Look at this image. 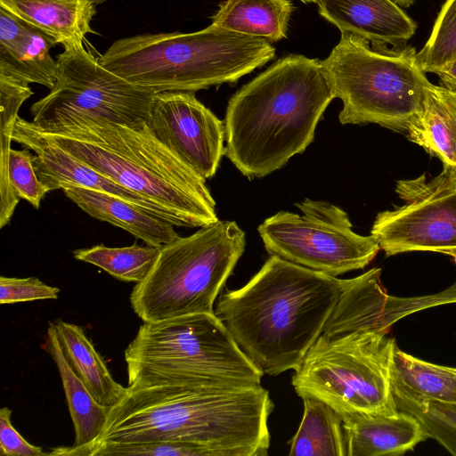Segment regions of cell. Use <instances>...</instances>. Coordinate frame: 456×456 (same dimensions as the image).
<instances>
[{"instance_id":"obj_30","label":"cell","mask_w":456,"mask_h":456,"mask_svg":"<svg viewBox=\"0 0 456 456\" xmlns=\"http://www.w3.org/2000/svg\"><path fill=\"white\" fill-rule=\"evenodd\" d=\"M395 399L399 411L413 415L419 421L428 438L435 439L456 456V403L429 401L416 403Z\"/></svg>"},{"instance_id":"obj_25","label":"cell","mask_w":456,"mask_h":456,"mask_svg":"<svg viewBox=\"0 0 456 456\" xmlns=\"http://www.w3.org/2000/svg\"><path fill=\"white\" fill-rule=\"evenodd\" d=\"M293 10L290 0H224L211 25L273 43L287 37Z\"/></svg>"},{"instance_id":"obj_6","label":"cell","mask_w":456,"mask_h":456,"mask_svg":"<svg viewBox=\"0 0 456 456\" xmlns=\"http://www.w3.org/2000/svg\"><path fill=\"white\" fill-rule=\"evenodd\" d=\"M124 355L131 388L260 385L264 375L215 313L143 322Z\"/></svg>"},{"instance_id":"obj_32","label":"cell","mask_w":456,"mask_h":456,"mask_svg":"<svg viewBox=\"0 0 456 456\" xmlns=\"http://www.w3.org/2000/svg\"><path fill=\"white\" fill-rule=\"evenodd\" d=\"M456 265V250L448 254ZM456 303V280L447 289L430 295L418 297L388 296L386 308V327L390 330L392 325L403 318L431 307Z\"/></svg>"},{"instance_id":"obj_20","label":"cell","mask_w":456,"mask_h":456,"mask_svg":"<svg viewBox=\"0 0 456 456\" xmlns=\"http://www.w3.org/2000/svg\"><path fill=\"white\" fill-rule=\"evenodd\" d=\"M381 269L372 268L352 279H346L344 290L322 332L325 336H341L359 330L389 331L386 327L388 298L380 279Z\"/></svg>"},{"instance_id":"obj_11","label":"cell","mask_w":456,"mask_h":456,"mask_svg":"<svg viewBox=\"0 0 456 456\" xmlns=\"http://www.w3.org/2000/svg\"><path fill=\"white\" fill-rule=\"evenodd\" d=\"M295 206L302 215L282 210L258 226L270 256L338 276L364 268L380 250L371 235L353 231L348 215L339 207L310 199Z\"/></svg>"},{"instance_id":"obj_5","label":"cell","mask_w":456,"mask_h":456,"mask_svg":"<svg viewBox=\"0 0 456 456\" xmlns=\"http://www.w3.org/2000/svg\"><path fill=\"white\" fill-rule=\"evenodd\" d=\"M264 38L219 27L192 33L142 34L112 43L98 59L106 69L142 89L195 92L241 77L273 59Z\"/></svg>"},{"instance_id":"obj_24","label":"cell","mask_w":456,"mask_h":456,"mask_svg":"<svg viewBox=\"0 0 456 456\" xmlns=\"http://www.w3.org/2000/svg\"><path fill=\"white\" fill-rule=\"evenodd\" d=\"M395 398L411 403H456V368L437 365L395 349L392 365Z\"/></svg>"},{"instance_id":"obj_4","label":"cell","mask_w":456,"mask_h":456,"mask_svg":"<svg viewBox=\"0 0 456 456\" xmlns=\"http://www.w3.org/2000/svg\"><path fill=\"white\" fill-rule=\"evenodd\" d=\"M30 123L69 153L152 203L175 226L202 227L219 220L206 180L164 145L145 119L121 125L84 118L47 130Z\"/></svg>"},{"instance_id":"obj_37","label":"cell","mask_w":456,"mask_h":456,"mask_svg":"<svg viewBox=\"0 0 456 456\" xmlns=\"http://www.w3.org/2000/svg\"><path fill=\"white\" fill-rule=\"evenodd\" d=\"M448 92L453 102L456 103V91L448 89Z\"/></svg>"},{"instance_id":"obj_18","label":"cell","mask_w":456,"mask_h":456,"mask_svg":"<svg viewBox=\"0 0 456 456\" xmlns=\"http://www.w3.org/2000/svg\"><path fill=\"white\" fill-rule=\"evenodd\" d=\"M61 190L93 218L122 228L147 245L161 248L179 236L167 220L118 196L71 184Z\"/></svg>"},{"instance_id":"obj_12","label":"cell","mask_w":456,"mask_h":456,"mask_svg":"<svg viewBox=\"0 0 456 456\" xmlns=\"http://www.w3.org/2000/svg\"><path fill=\"white\" fill-rule=\"evenodd\" d=\"M404 204L379 213L370 230L387 256L412 251L456 250V170L431 180L398 181Z\"/></svg>"},{"instance_id":"obj_38","label":"cell","mask_w":456,"mask_h":456,"mask_svg":"<svg viewBox=\"0 0 456 456\" xmlns=\"http://www.w3.org/2000/svg\"><path fill=\"white\" fill-rule=\"evenodd\" d=\"M89 1L93 2L96 5V4L105 2L106 0H89Z\"/></svg>"},{"instance_id":"obj_28","label":"cell","mask_w":456,"mask_h":456,"mask_svg":"<svg viewBox=\"0 0 456 456\" xmlns=\"http://www.w3.org/2000/svg\"><path fill=\"white\" fill-rule=\"evenodd\" d=\"M159 248L136 244L121 248L97 245L90 248L76 249L73 256L100 267L119 281L139 283L151 269Z\"/></svg>"},{"instance_id":"obj_13","label":"cell","mask_w":456,"mask_h":456,"mask_svg":"<svg viewBox=\"0 0 456 456\" xmlns=\"http://www.w3.org/2000/svg\"><path fill=\"white\" fill-rule=\"evenodd\" d=\"M147 123L156 137L199 176L215 175L225 152L224 123L193 92L154 94Z\"/></svg>"},{"instance_id":"obj_23","label":"cell","mask_w":456,"mask_h":456,"mask_svg":"<svg viewBox=\"0 0 456 456\" xmlns=\"http://www.w3.org/2000/svg\"><path fill=\"white\" fill-rule=\"evenodd\" d=\"M50 323L69 365L94 398L109 409L117 405L126 395L127 387L115 381L84 330L61 320Z\"/></svg>"},{"instance_id":"obj_15","label":"cell","mask_w":456,"mask_h":456,"mask_svg":"<svg viewBox=\"0 0 456 456\" xmlns=\"http://www.w3.org/2000/svg\"><path fill=\"white\" fill-rule=\"evenodd\" d=\"M57 44L41 29L0 6V75L52 88L58 62L50 50Z\"/></svg>"},{"instance_id":"obj_9","label":"cell","mask_w":456,"mask_h":456,"mask_svg":"<svg viewBox=\"0 0 456 456\" xmlns=\"http://www.w3.org/2000/svg\"><path fill=\"white\" fill-rule=\"evenodd\" d=\"M388 332L359 330L341 336L321 334L292 376L303 399H319L341 417L395 415L392 383L395 341Z\"/></svg>"},{"instance_id":"obj_14","label":"cell","mask_w":456,"mask_h":456,"mask_svg":"<svg viewBox=\"0 0 456 456\" xmlns=\"http://www.w3.org/2000/svg\"><path fill=\"white\" fill-rule=\"evenodd\" d=\"M12 141L34 152L33 162L36 172L48 191L59 190L62 184H71L110 193L139 205L172 224L169 218L152 203L118 184L63 150L37 132L30 121L21 118H17Z\"/></svg>"},{"instance_id":"obj_33","label":"cell","mask_w":456,"mask_h":456,"mask_svg":"<svg viewBox=\"0 0 456 456\" xmlns=\"http://www.w3.org/2000/svg\"><path fill=\"white\" fill-rule=\"evenodd\" d=\"M60 289L36 277H0V303L13 304L35 300L57 299Z\"/></svg>"},{"instance_id":"obj_36","label":"cell","mask_w":456,"mask_h":456,"mask_svg":"<svg viewBox=\"0 0 456 456\" xmlns=\"http://www.w3.org/2000/svg\"><path fill=\"white\" fill-rule=\"evenodd\" d=\"M397 4L403 6V7H409L411 6L416 0H394Z\"/></svg>"},{"instance_id":"obj_27","label":"cell","mask_w":456,"mask_h":456,"mask_svg":"<svg viewBox=\"0 0 456 456\" xmlns=\"http://www.w3.org/2000/svg\"><path fill=\"white\" fill-rule=\"evenodd\" d=\"M32 94L28 85L0 75V228L10 222L20 201L9 181V155L19 110Z\"/></svg>"},{"instance_id":"obj_3","label":"cell","mask_w":456,"mask_h":456,"mask_svg":"<svg viewBox=\"0 0 456 456\" xmlns=\"http://www.w3.org/2000/svg\"><path fill=\"white\" fill-rule=\"evenodd\" d=\"M334 98L322 61L279 59L230 99L225 156L250 179L270 175L313 142Z\"/></svg>"},{"instance_id":"obj_19","label":"cell","mask_w":456,"mask_h":456,"mask_svg":"<svg viewBox=\"0 0 456 456\" xmlns=\"http://www.w3.org/2000/svg\"><path fill=\"white\" fill-rule=\"evenodd\" d=\"M42 347L52 356L58 368L75 430L72 446L54 448L48 455L90 456L104 429L110 409L94 398L69 365L50 322Z\"/></svg>"},{"instance_id":"obj_31","label":"cell","mask_w":456,"mask_h":456,"mask_svg":"<svg viewBox=\"0 0 456 456\" xmlns=\"http://www.w3.org/2000/svg\"><path fill=\"white\" fill-rule=\"evenodd\" d=\"M34 154L25 148L11 150L8 163V175L15 195L28 201L38 208L48 190L40 181L33 162Z\"/></svg>"},{"instance_id":"obj_2","label":"cell","mask_w":456,"mask_h":456,"mask_svg":"<svg viewBox=\"0 0 456 456\" xmlns=\"http://www.w3.org/2000/svg\"><path fill=\"white\" fill-rule=\"evenodd\" d=\"M346 281L270 256L243 287L220 295L215 314L248 359L276 376L298 369Z\"/></svg>"},{"instance_id":"obj_35","label":"cell","mask_w":456,"mask_h":456,"mask_svg":"<svg viewBox=\"0 0 456 456\" xmlns=\"http://www.w3.org/2000/svg\"><path fill=\"white\" fill-rule=\"evenodd\" d=\"M432 73L438 76L442 86L456 91V60L436 69Z\"/></svg>"},{"instance_id":"obj_34","label":"cell","mask_w":456,"mask_h":456,"mask_svg":"<svg viewBox=\"0 0 456 456\" xmlns=\"http://www.w3.org/2000/svg\"><path fill=\"white\" fill-rule=\"evenodd\" d=\"M12 411L7 407L0 410V451L6 456H44L42 448L26 441L11 422Z\"/></svg>"},{"instance_id":"obj_10","label":"cell","mask_w":456,"mask_h":456,"mask_svg":"<svg viewBox=\"0 0 456 456\" xmlns=\"http://www.w3.org/2000/svg\"><path fill=\"white\" fill-rule=\"evenodd\" d=\"M57 78L45 97L32 104L33 125L41 130L77 118L129 125L147 120L155 93L134 86L102 67L83 44L64 45Z\"/></svg>"},{"instance_id":"obj_17","label":"cell","mask_w":456,"mask_h":456,"mask_svg":"<svg viewBox=\"0 0 456 456\" xmlns=\"http://www.w3.org/2000/svg\"><path fill=\"white\" fill-rule=\"evenodd\" d=\"M346 456H398L428 438L419 421L399 411L395 415L342 417Z\"/></svg>"},{"instance_id":"obj_21","label":"cell","mask_w":456,"mask_h":456,"mask_svg":"<svg viewBox=\"0 0 456 456\" xmlns=\"http://www.w3.org/2000/svg\"><path fill=\"white\" fill-rule=\"evenodd\" d=\"M405 131L410 141L437 157L444 168L456 170V103L447 88L428 84Z\"/></svg>"},{"instance_id":"obj_1","label":"cell","mask_w":456,"mask_h":456,"mask_svg":"<svg viewBox=\"0 0 456 456\" xmlns=\"http://www.w3.org/2000/svg\"><path fill=\"white\" fill-rule=\"evenodd\" d=\"M273 407L261 384L128 387L126 395L110 409L94 448L110 443L178 441L201 444L216 456H266Z\"/></svg>"},{"instance_id":"obj_8","label":"cell","mask_w":456,"mask_h":456,"mask_svg":"<svg viewBox=\"0 0 456 456\" xmlns=\"http://www.w3.org/2000/svg\"><path fill=\"white\" fill-rule=\"evenodd\" d=\"M369 43L343 33L322 61L335 97L343 102L339 122L405 131L430 82L417 63L414 48L370 47Z\"/></svg>"},{"instance_id":"obj_39","label":"cell","mask_w":456,"mask_h":456,"mask_svg":"<svg viewBox=\"0 0 456 456\" xmlns=\"http://www.w3.org/2000/svg\"><path fill=\"white\" fill-rule=\"evenodd\" d=\"M299 1H301L303 3H305V4H310V3H315L316 4L317 0H299Z\"/></svg>"},{"instance_id":"obj_22","label":"cell","mask_w":456,"mask_h":456,"mask_svg":"<svg viewBox=\"0 0 456 456\" xmlns=\"http://www.w3.org/2000/svg\"><path fill=\"white\" fill-rule=\"evenodd\" d=\"M0 6L62 45L83 44L94 33L90 24L96 8L89 0H0Z\"/></svg>"},{"instance_id":"obj_26","label":"cell","mask_w":456,"mask_h":456,"mask_svg":"<svg viewBox=\"0 0 456 456\" xmlns=\"http://www.w3.org/2000/svg\"><path fill=\"white\" fill-rule=\"evenodd\" d=\"M304 413L290 440L289 455L346 456L343 419L326 403L313 397L303 398Z\"/></svg>"},{"instance_id":"obj_29","label":"cell","mask_w":456,"mask_h":456,"mask_svg":"<svg viewBox=\"0 0 456 456\" xmlns=\"http://www.w3.org/2000/svg\"><path fill=\"white\" fill-rule=\"evenodd\" d=\"M419 69L432 73L456 60V0H446L433 26L429 38L416 53Z\"/></svg>"},{"instance_id":"obj_7","label":"cell","mask_w":456,"mask_h":456,"mask_svg":"<svg viewBox=\"0 0 456 456\" xmlns=\"http://www.w3.org/2000/svg\"><path fill=\"white\" fill-rule=\"evenodd\" d=\"M246 246L234 221L218 220L162 246L134 287L131 307L143 322L215 313L213 305Z\"/></svg>"},{"instance_id":"obj_16","label":"cell","mask_w":456,"mask_h":456,"mask_svg":"<svg viewBox=\"0 0 456 456\" xmlns=\"http://www.w3.org/2000/svg\"><path fill=\"white\" fill-rule=\"evenodd\" d=\"M322 17L341 32L374 45L393 47L408 41L417 24L394 0H317Z\"/></svg>"}]
</instances>
